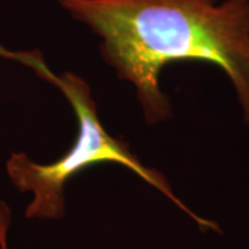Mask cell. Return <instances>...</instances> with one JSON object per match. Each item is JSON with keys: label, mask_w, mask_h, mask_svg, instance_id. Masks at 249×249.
<instances>
[{"label": "cell", "mask_w": 249, "mask_h": 249, "mask_svg": "<svg viewBox=\"0 0 249 249\" xmlns=\"http://www.w3.org/2000/svg\"><path fill=\"white\" fill-rule=\"evenodd\" d=\"M100 39V53L132 83L148 124L172 116L160 75L173 62H208L231 82L249 124V0H55Z\"/></svg>", "instance_id": "cell-1"}, {"label": "cell", "mask_w": 249, "mask_h": 249, "mask_svg": "<svg viewBox=\"0 0 249 249\" xmlns=\"http://www.w3.org/2000/svg\"><path fill=\"white\" fill-rule=\"evenodd\" d=\"M18 61L31 67L42 78L60 89L78 121L76 139L62 157L50 163H39L27 152H11L6 160V172L11 184L19 193H29L31 202L25 209V216L31 220H58L65 213V186L68 180L79 172L97 163L122 165L147 184L178 205L204 230H216L217 226L196 216L178 199L172 186L160 170L144 165L134 155L129 144L108 133L97 112L96 101L91 96L88 82L73 72L57 75L50 71L37 52L19 53Z\"/></svg>", "instance_id": "cell-2"}, {"label": "cell", "mask_w": 249, "mask_h": 249, "mask_svg": "<svg viewBox=\"0 0 249 249\" xmlns=\"http://www.w3.org/2000/svg\"><path fill=\"white\" fill-rule=\"evenodd\" d=\"M11 226V211L9 205L0 199V249H9L7 237Z\"/></svg>", "instance_id": "cell-3"}]
</instances>
